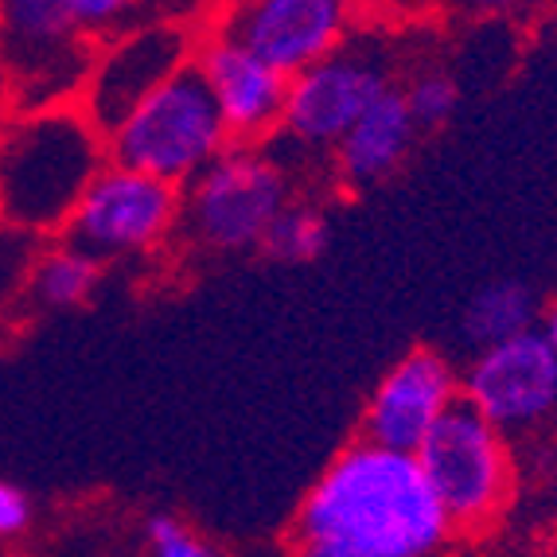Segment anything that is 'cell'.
<instances>
[{"label": "cell", "mask_w": 557, "mask_h": 557, "mask_svg": "<svg viewBox=\"0 0 557 557\" xmlns=\"http://www.w3.org/2000/svg\"><path fill=\"white\" fill-rule=\"evenodd\" d=\"M453 534L418 456L359 437L308 487L288 557H441Z\"/></svg>", "instance_id": "cell-1"}, {"label": "cell", "mask_w": 557, "mask_h": 557, "mask_svg": "<svg viewBox=\"0 0 557 557\" xmlns=\"http://www.w3.org/2000/svg\"><path fill=\"white\" fill-rule=\"evenodd\" d=\"M106 160L102 129L78 102L16 110L0 129V219L28 234H63Z\"/></svg>", "instance_id": "cell-2"}, {"label": "cell", "mask_w": 557, "mask_h": 557, "mask_svg": "<svg viewBox=\"0 0 557 557\" xmlns=\"http://www.w3.org/2000/svg\"><path fill=\"white\" fill-rule=\"evenodd\" d=\"M231 145L223 113L196 66H184L176 78H168L117 129L106 133L110 164L133 168L176 187L191 184Z\"/></svg>", "instance_id": "cell-3"}, {"label": "cell", "mask_w": 557, "mask_h": 557, "mask_svg": "<svg viewBox=\"0 0 557 557\" xmlns=\"http://www.w3.org/2000/svg\"><path fill=\"white\" fill-rule=\"evenodd\" d=\"M288 203V168L258 145H231L184 187L180 226L211 253H250Z\"/></svg>", "instance_id": "cell-4"}, {"label": "cell", "mask_w": 557, "mask_h": 557, "mask_svg": "<svg viewBox=\"0 0 557 557\" xmlns=\"http://www.w3.org/2000/svg\"><path fill=\"white\" fill-rule=\"evenodd\" d=\"M394 83L391 51L371 36H351L332 55L288 78L285 113L273 140L297 152H335L351 125Z\"/></svg>", "instance_id": "cell-5"}, {"label": "cell", "mask_w": 557, "mask_h": 557, "mask_svg": "<svg viewBox=\"0 0 557 557\" xmlns=\"http://www.w3.org/2000/svg\"><path fill=\"white\" fill-rule=\"evenodd\" d=\"M413 456L456 530L492 527L511 499L507 433H499L465 398L429 429Z\"/></svg>", "instance_id": "cell-6"}, {"label": "cell", "mask_w": 557, "mask_h": 557, "mask_svg": "<svg viewBox=\"0 0 557 557\" xmlns=\"http://www.w3.org/2000/svg\"><path fill=\"white\" fill-rule=\"evenodd\" d=\"M180 214H184V187L106 160L59 238L106 265L164 246L180 226Z\"/></svg>", "instance_id": "cell-7"}, {"label": "cell", "mask_w": 557, "mask_h": 557, "mask_svg": "<svg viewBox=\"0 0 557 557\" xmlns=\"http://www.w3.org/2000/svg\"><path fill=\"white\" fill-rule=\"evenodd\" d=\"M0 44L16 110L75 102L98 47L78 32L66 0H0Z\"/></svg>", "instance_id": "cell-8"}, {"label": "cell", "mask_w": 557, "mask_h": 557, "mask_svg": "<svg viewBox=\"0 0 557 557\" xmlns=\"http://www.w3.org/2000/svg\"><path fill=\"white\" fill-rule=\"evenodd\" d=\"M199 32L191 24H145L94 47L90 71L78 90V110L106 133H113L152 90L191 66Z\"/></svg>", "instance_id": "cell-9"}, {"label": "cell", "mask_w": 557, "mask_h": 557, "mask_svg": "<svg viewBox=\"0 0 557 557\" xmlns=\"http://www.w3.org/2000/svg\"><path fill=\"white\" fill-rule=\"evenodd\" d=\"M211 16V28L293 78L351 39L355 0H226Z\"/></svg>", "instance_id": "cell-10"}, {"label": "cell", "mask_w": 557, "mask_h": 557, "mask_svg": "<svg viewBox=\"0 0 557 557\" xmlns=\"http://www.w3.org/2000/svg\"><path fill=\"white\" fill-rule=\"evenodd\" d=\"M460 398L499 433H522L557 413V351L539 327L480 347L460 374Z\"/></svg>", "instance_id": "cell-11"}, {"label": "cell", "mask_w": 557, "mask_h": 557, "mask_svg": "<svg viewBox=\"0 0 557 557\" xmlns=\"http://www.w3.org/2000/svg\"><path fill=\"white\" fill-rule=\"evenodd\" d=\"M460 401V371L448 355L413 347L382 374L371 401L362 409L359 437L394 453H418L429 429Z\"/></svg>", "instance_id": "cell-12"}, {"label": "cell", "mask_w": 557, "mask_h": 557, "mask_svg": "<svg viewBox=\"0 0 557 557\" xmlns=\"http://www.w3.org/2000/svg\"><path fill=\"white\" fill-rule=\"evenodd\" d=\"M191 66L211 90L234 145H258L261 149L277 137L288 75H281L277 66L258 59L250 47H242L238 39L219 28H207L199 36Z\"/></svg>", "instance_id": "cell-13"}, {"label": "cell", "mask_w": 557, "mask_h": 557, "mask_svg": "<svg viewBox=\"0 0 557 557\" xmlns=\"http://www.w3.org/2000/svg\"><path fill=\"white\" fill-rule=\"evenodd\" d=\"M418 133L421 129L418 121H413V113H409L401 86H391L371 110L355 121L351 133L335 145L332 164L339 184H347L351 191L386 184L409 160Z\"/></svg>", "instance_id": "cell-14"}, {"label": "cell", "mask_w": 557, "mask_h": 557, "mask_svg": "<svg viewBox=\"0 0 557 557\" xmlns=\"http://www.w3.org/2000/svg\"><path fill=\"white\" fill-rule=\"evenodd\" d=\"M539 297L530 293L527 281L519 277H499L487 281V285L468 300L465 317H460V332H465L468 344L480 351V347H492L522 335L530 327H539Z\"/></svg>", "instance_id": "cell-15"}, {"label": "cell", "mask_w": 557, "mask_h": 557, "mask_svg": "<svg viewBox=\"0 0 557 557\" xmlns=\"http://www.w3.org/2000/svg\"><path fill=\"white\" fill-rule=\"evenodd\" d=\"M78 32L102 44L145 24H191L211 12V0H66Z\"/></svg>", "instance_id": "cell-16"}, {"label": "cell", "mask_w": 557, "mask_h": 557, "mask_svg": "<svg viewBox=\"0 0 557 557\" xmlns=\"http://www.w3.org/2000/svg\"><path fill=\"white\" fill-rule=\"evenodd\" d=\"M102 281V261L90 253L66 246L63 238L47 246L28 273V305L36 312H71L83 308L94 297V288Z\"/></svg>", "instance_id": "cell-17"}, {"label": "cell", "mask_w": 557, "mask_h": 557, "mask_svg": "<svg viewBox=\"0 0 557 557\" xmlns=\"http://www.w3.org/2000/svg\"><path fill=\"white\" fill-rule=\"evenodd\" d=\"M327 242H332V223H327L324 207L308 203V199H293L273 219L258 250L270 261H281V265H308V261L324 258Z\"/></svg>", "instance_id": "cell-18"}, {"label": "cell", "mask_w": 557, "mask_h": 557, "mask_svg": "<svg viewBox=\"0 0 557 557\" xmlns=\"http://www.w3.org/2000/svg\"><path fill=\"white\" fill-rule=\"evenodd\" d=\"M401 94H406V106H409V113H413V121H418L421 133L441 129L456 113V106H460V83H456L448 71H441V66L418 71V75L401 86Z\"/></svg>", "instance_id": "cell-19"}, {"label": "cell", "mask_w": 557, "mask_h": 557, "mask_svg": "<svg viewBox=\"0 0 557 557\" xmlns=\"http://www.w3.org/2000/svg\"><path fill=\"white\" fill-rule=\"evenodd\" d=\"M145 546H149V557H226L196 527H187L180 515L168 511L145 519Z\"/></svg>", "instance_id": "cell-20"}, {"label": "cell", "mask_w": 557, "mask_h": 557, "mask_svg": "<svg viewBox=\"0 0 557 557\" xmlns=\"http://www.w3.org/2000/svg\"><path fill=\"white\" fill-rule=\"evenodd\" d=\"M32 527V499L24 487L0 480V539H20Z\"/></svg>", "instance_id": "cell-21"}, {"label": "cell", "mask_w": 557, "mask_h": 557, "mask_svg": "<svg viewBox=\"0 0 557 557\" xmlns=\"http://www.w3.org/2000/svg\"><path fill=\"white\" fill-rule=\"evenodd\" d=\"M456 9L480 12V16H522V12H534L546 0H453Z\"/></svg>", "instance_id": "cell-22"}, {"label": "cell", "mask_w": 557, "mask_h": 557, "mask_svg": "<svg viewBox=\"0 0 557 557\" xmlns=\"http://www.w3.org/2000/svg\"><path fill=\"white\" fill-rule=\"evenodd\" d=\"M9 106H12V63H9L4 44H0V117H4Z\"/></svg>", "instance_id": "cell-23"}, {"label": "cell", "mask_w": 557, "mask_h": 557, "mask_svg": "<svg viewBox=\"0 0 557 557\" xmlns=\"http://www.w3.org/2000/svg\"><path fill=\"white\" fill-rule=\"evenodd\" d=\"M539 332L546 335V344L557 351V300H549V305L539 312Z\"/></svg>", "instance_id": "cell-24"}]
</instances>
